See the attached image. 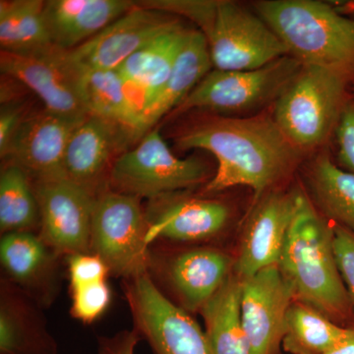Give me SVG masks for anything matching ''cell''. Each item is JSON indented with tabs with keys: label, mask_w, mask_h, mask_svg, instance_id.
Returning <instances> with one entry per match:
<instances>
[{
	"label": "cell",
	"mask_w": 354,
	"mask_h": 354,
	"mask_svg": "<svg viewBox=\"0 0 354 354\" xmlns=\"http://www.w3.org/2000/svg\"><path fill=\"white\" fill-rule=\"evenodd\" d=\"M129 133L111 121L88 114L70 137L64 160L65 178L95 194L97 183L121 141ZM97 195V194H95Z\"/></svg>",
	"instance_id": "obj_21"
},
{
	"label": "cell",
	"mask_w": 354,
	"mask_h": 354,
	"mask_svg": "<svg viewBox=\"0 0 354 354\" xmlns=\"http://www.w3.org/2000/svg\"><path fill=\"white\" fill-rule=\"evenodd\" d=\"M334 249L337 268L354 308V234L334 225Z\"/></svg>",
	"instance_id": "obj_33"
},
{
	"label": "cell",
	"mask_w": 354,
	"mask_h": 354,
	"mask_svg": "<svg viewBox=\"0 0 354 354\" xmlns=\"http://www.w3.org/2000/svg\"><path fill=\"white\" fill-rule=\"evenodd\" d=\"M148 221L140 199L115 191L95 196L91 253L99 256L109 272L123 279L150 272Z\"/></svg>",
	"instance_id": "obj_7"
},
{
	"label": "cell",
	"mask_w": 354,
	"mask_h": 354,
	"mask_svg": "<svg viewBox=\"0 0 354 354\" xmlns=\"http://www.w3.org/2000/svg\"><path fill=\"white\" fill-rule=\"evenodd\" d=\"M234 261L214 248H193L172 256L164 269L167 285L184 310L201 311L234 272Z\"/></svg>",
	"instance_id": "obj_18"
},
{
	"label": "cell",
	"mask_w": 354,
	"mask_h": 354,
	"mask_svg": "<svg viewBox=\"0 0 354 354\" xmlns=\"http://www.w3.org/2000/svg\"><path fill=\"white\" fill-rule=\"evenodd\" d=\"M266 24L302 65L354 77V19L315 0H263L254 4Z\"/></svg>",
	"instance_id": "obj_3"
},
{
	"label": "cell",
	"mask_w": 354,
	"mask_h": 354,
	"mask_svg": "<svg viewBox=\"0 0 354 354\" xmlns=\"http://www.w3.org/2000/svg\"><path fill=\"white\" fill-rule=\"evenodd\" d=\"M59 255L32 232L3 234L0 261L6 278L39 306L48 307L60 290Z\"/></svg>",
	"instance_id": "obj_16"
},
{
	"label": "cell",
	"mask_w": 354,
	"mask_h": 354,
	"mask_svg": "<svg viewBox=\"0 0 354 354\" xmlns=\"http://www.w3.org/2000/svg\"><path fill=\"white\" fill-rule=\"evenodd\" d=\"M278 266L297 301L346 327L353 306L335 260L334 225L300 191L295 192V215Z\"/></svg>",
	"instance_id": "obj_2"
},
{
	"label": "cell",
	"mask_w": 354,
	"mask_h": 354,
	"mask_svg": "<svg viewBox=\"0 0 354 354\" xmlns=\"http://www.w3.org/2000/svg\"><path fill=\"white\" fill-rule=\"evenodd\" d=\"M318 310L295 300L286 316L283 349L290 354H324L348 335Z\"/></svg>",
	"instance_id": "obj_28"
},
{
	"label": "cell",
	"mask_w": 354,
	"mask_h": 354,
	"mask_svg": "<svg viewBox=\"0 0 354 354\" xmlns=\"http://www.w3.org/2000/svg\"><path fill=\"white\" fill-rule=\"evenodd\" d=\"M207 167L198 158H177L158 131L151 130L138 146L114 160L109 189L141 200H156L195 187L206 180Z\"/></svg>",
	"instance_id": "obj_6"
},
{
	"label": "cell",
	"mask_w": 354,
	"mask_h": 354,
	"mask_svg": "<svg viewBox=\"0 0 354 354\" xmlns=\"http://www.w3.org/2000/svg\"><path fill=\"white\" fill-rule=\"evenodd\" d=\"M136 6L129 0H48L44 16L53 46L72 50Z\"/></svg>",
	"instance_id": "obj_20"
},
{
	"label": "cell",
	"mask_w": 354,
	"mask_h": 354,
	"mask_svg": "<svg viewBox=\"0 0 354 354\" xmlns=\"http://www.w3.org/2000/svg\"><path fill=\"white\" fill-rule=\"evenodd\" d=\"M43 0L0 1L1 50L27 53L53 46L44 21Z\"/></svg>",
	"instance_id": "obj_27"
},
{
	"label": "cell",
	"mask_w": 354,
	"mask_h": 354,
	"mask_svg": "<svg viewBox=\"0 0 354 354\" xmlns=\"http://www.w3.org/2000/svg\"><path fill=\"white\" fill-rule=\"evenodd\" d=\"M212 66L208 41L199 30L191 29L164 87L142 111L135 140L145 136L165 114L174 111L211 71Z\"/></svg>",
	"instance_id": "obj_23"
},
{
	"label": "cell",
	"mask_w": 354,
	"mask_h": 354,
	"mask_svg": "<svg viewBox=\"0 0 354 354\" xmlns=\"http://www.w3.org/2000/svg\"><path fill=\"white\" fill-rule=\"evenodd\" d=\"M354 77L339 70L302 65L277 100L274 122L299 150L325 143L339 122Z\"/></svg>",
	"instance_id": "obj_4"
},
{
	"label": "cell",
	"mask_w": 354,
	"mask_h": 354,
	"mask_svg": "<svg viewBox=\"0 0 354 354\" xmlns=\"http://www.w3.org/2000/svg\"><path fill=\"white\" fill-rule=\"evenodd\" d=\"M234 272L241 279L278 265L295 211V192H271L254 205Z\"/></svg>",
	"instance_id": "obj_15"
},
{
	"label": "cell",
	"mask_w": 354,
	"mask_h": 354,
	"mask_svg": "<svg viewBox=\"0 0 354 354\" xmlns=\"http://www.w3.org/2000/svg\"><path fill=\"white\" fill-rule=\"evenodd\" d=\"M84 93L88 114L111 121L136 138L141 111L118 70L85 72Z\"/></svg>",
	"instance_id": "obj_25"
},
{
	"label": "cell",
	"mask_w": 354,
	"mask_h": 354,
	"mask_svg": "<svg viewBox=\"0 0 354 354\" xmlns=\"http://www.w3.org/2000/svg\"><path fill=\"white\" fill-rule=\"evenodd\" d=\"M178 22L172 14L136 6L82 46L69 50L84 72L118 70L160 32Z\"/></svg>",
	"instance_id": "obj_13"
},
{
	"label": "cell",
	"mask_w": 354,
	"mask_h": 354,
	"mask_svg": "<svg viewBox=\"0 0 354 354\" xmlns=\"http://www.w3.org/2000/svg\"><path fill=\"white\" fill-rule=\"evenodd\" d=\"M190 31L178 21L128 58L118 69L132 97L134 92L142 97L141 113L164 87Z\"/></svg>",
	"instance_id": "obj_22"
},
{
	"label": "cell",
	"mask_w": 354,
	"mask_h": 354,
	"mask_svg": "<svg viewBox=\"0 0 354 354\" xmlns=\"http://www.w3.org/2000/svg\"><path fill=\"white\" fill-rule=\"evenodd\" d=\"M353 92L354 93V85H353Z\"/></svg>",
	"instance_id": "obj_37"
},
{
	"label": "cell",
	"mask_w": 354,
	"mask_h": 354,
	"mask_svg": "<svg viewBox=\"0 0 354 354\" xmlns=\"http://www.w3.org/2000/svg\"><path fill=\"white\" fill-rule=\"evenodd\" d=\"M178 150L207 151L218 169L206 184V192L247 186L254 205L290 172L298 150L269 118H232L214 116L195 123L176 138Z\"/></svg>",
	"instance_id": "obj_1"
},
{
	"label": "cell",
	"mask_w": 354,
	"mask_h": 354,
	"mask_svg": "<svg viewBox=\"0 0 354 354\" xmlns=\"http://www.w3.org/2000/svg\"><path fill=\"white\" fill-rule=\"evenodd\" d=\"M43 307L8 279L0 281V354H58Z\"/></svg>",
	"instance_id": "obj_19"
},
{
	"label": "cell",
	"mask_w": 354,
	"mask_h": 354,
	"mask_svg": "<svg viewBox=\"0 0 354 354\" xmlns=\"http://www.w3.org/2000/svg\"><path fill=\"white\" fill-rule=\"evenodd\" d=\"M145 212L149 246L158 239L176 242L204 241L215 236L227 225L230 209L218 200H171L167 197L152 200Z\"/></svg>",
	"instance_id": "obj_17"
},
{
	"label": "cell",
	"mask_w": 354,
	"mask_h": 354,
	"mask_svg": "<svg viewBox=\"0 0 354 354\" xmlns=\"http://www.w3.org/2000/svg\"><path fill=\"white\" fill-rule=\"evenodd\" d=\"M39 223L38 200L29 174L19 165H6L0 174V232H34Z\"/></svg>",
	"instance_id": "obj_29"
},
{
	"label": "cell",
	"mask_w": 354,
	"mask_h": 354,
	"mask_svg": "<svg viewBox=\"0 0 354 354\" xmlns=\"http://www.w3.org/2000/svg\"><path fill=\"white\" fill-rule=\"evenodd\" d=\"M86 118H65L46 109L27 114L14 133L3 158L19 165L36 181L65 178L67 144Z\"/></svg>",
	"instance_id": "obj_14"
},
{
	"label": "cell",
	"mask_w": 354,
	"mask_h": 354,
	"mask_svg": "<svg viewBox=\"0 0 354 354\" xmlns=\"http://www.w3.org/2000/svg\"><path fill=\"white\" fill-rule=\"evenodd\" d=\"M123 290L134 329L153 354H213L204 330L165 297L150 272L123 279Z\"/></svg>",
	"instance_id": "obj_8"
},
{
	"label": "cell",
	"mask_w": 354,
	"mask_h": 354,
	"mask_svg": "<svg viewBox=\"0 0 354 354\" xmlns=\"http://www.w3.org/2000/svg\"><path fill=\"white\" fill-rule=\"evenodd\" d=\"M308 183L322 215L354 234V174L339 169L329 155L322 153L311 165Z\"/></svg>",
	"instance_id": "obj_26"
},
{
	"label": "cell",
	"mask_w": 354,
	"mask_h": 354,
	"mask_svg": "<svg viewBox=\"0 0 354 354\" xmlns=\"http://www.w3.org/2000/svg\"><path fill=\"white\" fill-rule=\"evenodd\" d=\"M324 354H354V327H349L346 337Z\"/></svg>",
	"instance_id": "obj_36"
},
{
	"label": "cell",
	"mask_w": 354,
	"mask_h": 354,
	"mask_svg": "<svg viewBox=\"0 0 354 354\" xmlns=\"http://www.w3.org/2000/svg\"><path fill=\"white\" fill-rule=\"evenodd\" d=\"M337 158L346 171L354 174V93L351 92L344 104L335 130Z\"/></svg>",
	"instance_id": "obj_32"
},
{
	"label": "cell",
	"mask_w": 354,
	"mask_h": 354,
	"mask_svg": "<svg viewBox=\"0 0 354 354\" xmlns=\"http://www.w3.org/2000/svg\"><path fill=\"white\" fill-rule=\"evenodd\" d=\"M141 337L134 329L123 330L109 337H97L95 354H135Z\"/></svg>",
	"instance_id": "obj_34"
},
{
	"label": "cell",
	"mask_w": 354,
	"mask_h": 354,
	"mask_svg": "<svg viewBox=\"0 0 354 354\" xmlns=\"http://www.w3.org/2000/svg\"><path fill=\"white\" fill-rule=\"evenodd\" d=\"M202 19L197 26L208 41L216 69H258L290 55L286 44L260 16L234 1L211 0Z\"/></svg>",
	"instance_id": "obj_5"
},
{
	"label": "cell",
	"mask_w": 354,
	"mask_h": 354,
	"mask_svg": "<svg viewBox=\"0 0 354 354\" xmlns=\"http://www.w3.org/2000/svg\"><path fill=\"white\" fill-rule=\"evenodd\" d=\"M71 314L77 320L91 324L109 308L111 291L108 281L71 286Z\"/></svg>",
	"instance_id": "obj_30"
},
{
	"label": "cell",
	"mask_w": 354,
	"mask_h": 354,
	"mask_svg": "<svg viewBox=\"0 0 354 354\" xmlns=\"http://www.w3.org/2000/svg\"><path fill=\"white\" fill-rule=\"evenodd\" d=\"M39 236L59 256L91 253L97 195L67 178L36 181Z\"/></svg>",
	"instance_id": "obj_11"
},
{
	"label": "cell",
	"mask_w": 354,
	"mask_h": 354,
	"mask_svg": "<svg viewBox=\"0 0 354 354\" xmlns=\"http://www.w3.org/2000/svg\"><path fill=\"white\" fill-rule=\"evenodd\" d=\"M70 286L88 285L106 281L111 274L108 266L94 253H76L66 256Z\"/></svg>",
	"instance_id": "obj_31"
},
{
	"label": "cell",
	"mask_w": 354,
	"mask_h": 354,
	"mask_svg": "<svg viewBox=\"0 0 354 354\" xmlns=\"http://www.w3.org/2000/svg\"><path fill=\"white\" fill-rule=\"evenodd\" d=\"M241 279L232 272L203 307L205 335L213 354H251L241 321Z\"/></svg>",
	"instance_id": "obj_24"
},
{
	"label": "cell",
	"mask_w": 354,
	"mask_h": 354,
	"mask_svg": "<svg viewBox=\"0 0 354 354\" xmlns=\"http://www.w3.org/2000/svg\"><path fill=\"white\" fill-rule=\"evenodd\" d=\"M301 66L297 58L286 55L258 69L211 70L174 109V113L195 109L237 113L258 108L279 99Z\"/></svg>",
	"instance_id": "obj_9"
},
{
	"label": "cell",
	"mask_w": 354,
	"mask_h": 354,
	"mask_svg": "<svg viewBox=\"0 0 354 354\" xmlns=\"http://www.w3.org/2000/svg\"><path fill=\"white\" fill-rule=\"evenodd\" d=\"M25 118L22 109L17 106H4L2 104L0 111V156L6 155L14 133Z\"/></svg>",
	"instance_id": "obj_35"
},
{
	"label": "cell",
	"mask_w": 354,
	"mask_h": 354,
	"mask_svg": "<svg viewBox=\"0 0 354 354\" xmlns=\"http://www.w3.org/2000/svg\"><path fill=\"white\" fill-rule=\"evenodd\" d=\"M0 69L3 75L32 91L51 113L71 118L88 115L84 93L85 72L72 59L69 50L53 44L27 53L1 50Z\"/></svg>",
	"instance_id": "obj_10"
},
{
	"label": "cell",
	"mask_w": 354,
	"mask_h": 354,
	"mask_svg": "<svg viewBox=\"0 0 354 354\" xmlns=\"http://www.w3.org/2000/svg\"><path fill=\"white\" fill-rule=\"evenodd\" d=\"M295 301L278 265L241 279V321L251 354H283L286 316Z\"/></svg>",
	"instance_id": "obj_12"
}]
</instances>
